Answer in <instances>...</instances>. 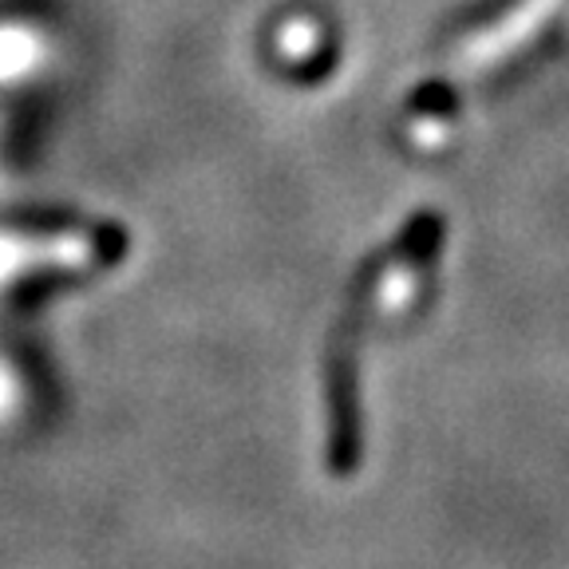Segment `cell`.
<instances>
[{
  "label": "cell",
  "mask_w": 569,
  "mask_h": 569,
  "mask_svg": "<svg viewBox=\"0 0 569 569\" xmlns=\"http://www.w3.org/2000/svg\"><path fill=\"white\" fill-rule=\"evenodd\" d=\"M558 9V0H526V4H518L510 17L498 20L490 32H482L479 40H471L467 44V52H462V63L467 68H475V63H487V60H498L502 52H510V48H518L522 40H530L533 28H542L546 17Z\"/></svg>",
  "instance_id": "1"
}]
</instances>
